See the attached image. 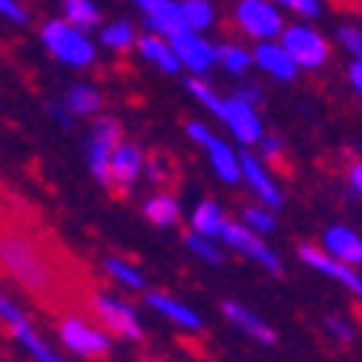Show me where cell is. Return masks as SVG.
<instances>
[{"mask_svg": "<svg viewBox=\"0 0 362 362\" xmlns=\"http://www.w3.org/2000/svg\"><path fill=\"white\" fill-rule=\"evenodd\" d=\"M0 265L33 294L52 291V285H55L52 265H49L42 249L36 246V240H30V236H23V233H13V230L0 233Z\"/></svg>", "mask_w": 362, "mask_h": 362, "instance_id": "6da1fadb", "label": "cell"}, {"mask_svg": "<svg viewBox=\"0 0 362 362\" xmlns=\"http://www.w3.org/2000/svg\"><path fill=\"white\" fill-rule=\"evenodd\" d=\"M39 39H42V45L49 49V55L59 59L62 65L88 68V65H94V59H98V45L90 42V36L84 30L71 26L65 16H62V20L42 23Z\"/></svg>", "mask_w": 362, "mask_h": 362, "instance_id": "7a4b0ae2", "label": "cell"}, {"mask_svg": "<svg viewBox=\"0 0 362 362\" xmlns=\"http://www.w3.org/2000/svg\"><path fill=\"white\" fill-rule=\"evenodd\" d=\"M279 42L285 45V52L291 55V62L298 68H320L330 59V45L314 26L308 23H291L279 33Z\"/></svg>", "mask_w": 362, "mask_h": 362, "instance_id": "3957f363", "label": "cell"}, {"mask_svg": "<svg viewBox=\"0 0 362 362\" xmlns=\"http://www.w3.org/2000/svg\"><path fill=\"white\" fill-rule=\"evenodd\" d=\"M233 20L249 39H279V33L285 30L281 10L275 7V0H240L233 10Z\"/></svg>", "mask_w": 362, "mask_h": 362, "instance_id": "277c9868", "label": "cell"}, {"mask_svg": "<svg viewBox=\"0 0 362 362\" xmlns=\"http://www.w3.org/2000/svg\"><path fill=\"white\" fill-rule=\"evenodd\" d=\"M59 337L71 353L84 356V359H100V356L110 353V337L100 333L98 327H90L88 320H78V317H65L62 320Z\"/></svg>", "mask_w": 362, "mask_h": 362, "instance_id": "5b68a950", "label": "cell"}, {"mask_svg": "<svg viewBox=\"0 0 362 362\" xmlns=\"http://www.w3.org/2000/svg\"><path fill=\"white\" fill-rule=\"evenodd\" d=\"M168 42H172L175 59L181 62V68H188L191 75H204V71H211L214 62H217V49H214V45L194 30L175 33Z\"/></svg>", "mask_w": 362, "mask_h": 362, "instance_id": "8992f818", "label": "cell"}, {"mask_svg": "<svg viewBox=\"0 0 362 362\" xmlns=\"http://www.w3.org/2000/svg\"><path fill=\"white\" fill-rule=\"evenodd\" d=\"M0 320H4V324L10 327V333H13V337L20 339L23 346L30 349V353L36 356L39 362H65V359H59V356H55L52 349L45 346L42 337H39V333L33 330V324L26 320V314H23V310L16 308V304L10 301V298H7L4 291H0Z\"/></svg>", "mask_w": 362, "mask_h": 362, "instance_id": "52a82bcc", "label": "cell"}, {"mask_svg": "<svg viewBox=\"0 0 362 362\" xmlns=\"http://www.w3.org/2000/svg\"><path fill=\"white\" fill-rule=\"evenodd\" d=\"M220 240L226 243V246L240 249L243 256H249L252 262L265 265L269 272H281V259L272 252L269 246H265V240H259V233H252L246 223H223L220 226Z\"/></svg>", "mask_w": 362, "mask_h": 362, "instance_id": "ba28073f", "label": "cell"}, {"mask_svg": "<svg viewBox=\"0 0 362 362\" xmlns=\"http://www.w3.org/2000/svg\"><path fill=\"white\" fill-rule=\"evenodd\" d=\"M188 136L207 149V158H211L214 172H217L220 178L230 181V185H233V181H240V158L233 156V149H230L223 139H217V136L204 127V123H188Z\"/></svg>", "mask_w": 362, "mask_h": 362, "instance_id": "9c48e42d", "label": "cell"}, {"mask_svg": "<svg viewBox=\"0 0 362 362\" xmlns=\"http://www.w3.org/2000/svg\"><path fill=\"white\" fill-rule=\"evenodd\" d=\"M120 143V123L110 120V117H100L90 129V143H88V158H90V172L100 185H107V162H110V152Z\"/></svg>", "mask_w": 362, "mask_h": 362, "instance_id": "30bf717a", "label": "cell"}, {"mask_svg": "<svg viewBox=\"0 0 362 362\" xmlns=\"http://www.w3.org/2000/svg\"><path fill=\"white\" fill-rule=\"evenodd\" d=\"M217 117L226 123V129H230L240 143H256V139H262V123H259V117H256V107L246 104V100H240V98L220 100Z\"/></svg>", "mask_w": 362, "mask_h": 362, "instance_id": "8fae6325", "label": "cell"}, {"mask_svg": "<svg viewBox=\"0 0 362 362\" xmlns=\"http://www.w3.org/2000/svg\"><path fill=\"white\" fill-rule=\"evenodd\" d=\"M94 310H98V317L104 320V327L113 333V337H123V339H139L143 337L139 320H136V310L127 308L123 301H117V298L98 294V298H94Z\"/></svg>", "mask_w": 362, "mask_h": 362, "instance_id": "7c38bea8", "label": "cell"}, {"mask_svg": "<svg viewBox=\"0 0 362 362\" xmlns=\"http://www.w3.org/2000/svg\"><path fill=\"white\" fill-rule=\"evenodd\" d=\"M139 13H143L146 26L149 33H158V36L172 39L175 33L185 30V23H181V10H178V0H133Z\"/></svg>", "mask_w": 362, "mask_h": 362, "instance_id": "4fadbf2b", "label": "cell"}, {"mask_svg": "<svg viewBox=\"0 0 362 362\" xmlns=\"http://www.w3.org/2000/svg\"><path fill=\"white\" fill-rule=\"evenodd\" d=\"M301 259L310 265V269H317V272H324V275H330V279H337L343 288H349L353 294H359L362 298V279L349 269L346 262H339V259H333L330 252L314 249V246H301Z\"/></svg>", "mask_w": 362, "mask_h": 362, "instance_id": "5bb4252c", "label": "cell"}, {"mask_svg": "<svg viewBox=\"0 0 362 362\" xmlns=\"http://www.w3.org/2000/svg\"><path fill=\"white\" fill-rule=\"evenodd\" d=\"M252 65H259L265 75L279 78V81H291L298 75V65L291 62V55L285 52V45L279 39H262L252 52Z\"/></svg>", "mask_w": 362, "mask_h": 362, "instance_id": "9a60e30c", "label": "cell"}, {"mask_svg": "<svg viewBox=\"0 0 362 362\" xmlns=\"http://www.w3.org/2000/svg\"><path fill=\"white\" fill-rule=\"evenodd\" d=\"M143 172V152L136 146H123L117 143V149L110 152V162H107V185H117V188H129L136 181V175Z\"/></svg>", "mask_w": 362, "mask_h": 362, "instance_id": "2e32d148", "label": "cell"}, {"mask_svg": "<svg viewBox=\"0 0 362 362\" xmlns=\"http://www.w3.org/2000/svg\"><path fill=\"white\" fill-rule=\"evenodd\" d=\"M136 52L143 55L146 62H152L156 68H162L165 75H175L181 71V62L175 59V49L165 36H158V33H146V36H136Z\"/></svg>", "mask_w": 362, "mask_h": 362, "instance_id": "e0dca14e", "label": "cell"}, {"mask_svg": "<svg viewBox=\"0 0 362 362\" xmlns=\"http://www.w3.org/2000/svg\"><path fill=\"white\" fill-rule=\"evenodd\" d=\"M240 172L249 181V188L256 191L269 207H281V191L275 188V181L269 178V172L262 168V162L256 156H240Z\"/></svg>", "mask_w": 362, "mask_h": 362, "instance_id": "ac0fdd59", "label": "cell"}, {"mask_svg": "<svg viewBox=\"0 0 362 362\" xmlns=\"http://www.w3.org/2000/svg\"><path fill=\"white\" fill-rule=\"evenodd\" d=\"M324 246L333 259H339V262H346V265L362 262V240H359V233H353L346 226H330L324 236Z\"/></svg>", "mask_w": 362, "mask_h": 362, "instance_id": "d6986e66", "label": "cell"}, {"mask_svg": "<svg viewBox=\"0 0 362 362\" xmlns=\"http://www.w3.org/2000/svg\"><path fill=\"white\" fill-rule=\"evenodd\" d=\"M223 314L233 320L236 327H243V330L249 333V337H256L259 343H275V330H272L269 324H265L262 317H256L252 310H246L243 304H233V301H226L223 304Z\"/></svg>", "mask_w": 362, "mask_h": 362, "instance_id": "ffe728a7", "label": "cell"}, {"mask_svg": "<svg viewBox=\"0 0 362 362\" xmlns=\"http://www.w3.org/2000/svg\"><path fill=\"white\" fill-rule=\"evenodd\" d=\"M71 117H88V113H98L100 110V90L94 84H71L65 90V100H62Z\"/></svg>", "mask_w": 362, "mask_h": 362, "instance_id": "44dd1931", "label": "cell"}, {"mask_svg": "<svg viewBox=\"0 0 362 362\" xmlns=\"http://www.w3.org/2000/svg\"><path fill=\"white\" fill-rule=\"evenodd\" d=\"M178 10H181V23H185V30L204 33V30H211L214 23H217V10H214L211 0H178Z\"/></svg>", "mask_w": 362, "mask_h": 362, "instance_id": "7402d4cb", "label": "cell"}, {"mask_svg": "<svg viewBox=\"0 0 362 362\" xmlns=\"http://www.w3.org/2000/svg\"><path fill=\"white\" fill-rule=\"evenodd\" d=\"M62 13H65V20L71 26H78L84 33L100 26V7L94 0H62Z\"/></svg>", "mask_w": 362, "mask_h": 362, "instance_id": "603a6c76", "label": "cell"}, {"mask_svg": "<svg viewBox=\"0 0 362 362\" xmlns=\"http://www.w3.org/2000/svg\"><path fill=\"white\" fill-rule=\"evenodd\" d=\"M149 304L158 310V314H165L168 320H175V324L188 327V330H201V317H197L191 308L178 304L175 298H168V294H149Z\"/></svg>", "mask_w": 362, "mask_h": 362, "instance_id": "cb8c5ba5", "label": "cell"}, {"mask_svg": "<svg viewBox=\"0 0 362 362\" xmlns=\"http://www.w3.org/2000/svg\"><path fill=\"white\" fill-rule=\"evenodd\" d=\"M100 42L113 52H127L136 45V26L129 20H113L107 26H100Z\"/></svg>", "mask_w": 362, "mask_h": 362, "instance_id": "d4e9b609", "label": "cell"}, {"mask_svg": "<svg viewBox=\"0 0 362 362\" xmlns=\"http://www.w3.org/2000/svg\"><path fill=\"white\" fill-rule=\"evenodd\" d=\"M217 65L226 68L230 75H246L249 68H252V52H246L236 42H223V45H217Z\"/></svg>", "mask_w": 362, "mask_h": 362, "instance_id": "484cf974", "label": "cell"}, {"mask_svg": "<svg viewBox=\"0 0 362 362\" xmlns=\"http://www.w3.org/2000/svg\"><path fill=\"white\" fill-rule=\"evenodd\" d=\"M143 211H146V217H149L156 226H172L175 220L181 217L178 201H175L172 194H156V197H149Z\"/></svg>", "mask_w": 362, "mask_h": 362, "instance_id": "4316f807", "label": "cell"}, {"mask_svg": "<svg viewBox=\"0 0 362 362\" xmlns=\"http://www.w3.org/2000/svg\"><path fill=\"white\" fill-rule=\"evenodd\" d=\"M191 223H194V233H204V236H220V226L226 223L220 207L214 201H204L197 204V211L191 214Z\"/></svg>", "mask_w": 362, "mask_h": 362, "instance_id": "83f0119b", "label": "cell"}, {"mask_svg": "<svg viewBox=\"0 0 362 362\" xmlns=\"http://www.w3.org/2000/svg\"><path fill=\"white\" fill-rule=\"evenodd\" d=\"M188 249L191 252H197V256L204 259V262H223V252H220V246L211 240V236H204V233H191L188 236Z\"/></svg>", "mask_w": 362, "mask_h": 362, "instance_id": "f1b7e54d", "label": "cell"}, {"mask_svg": "<svg viewBox=\"0 0 362 362\" xmlns=\"http://www.w3.org/2000/svg\"><path fill=\"white\" fill-rule=\"evenodd\" d=\"M107 272H110V275L120 281V285L143 288V275H139V269H133V265L123 262V259H107Z\"/></svg>", "mask_w": 362, "mask_h": 362, "instance_id": "f546056e", "label": "cell"}, {"mask_svg": "<svg viewBox=\"0 0 362 362\" xmlns=\"http://www.w3.org/2000/svg\"><path fill=\"white\" fill-rule=\"evenodd\" d=\"M243 220H246V226L252 230V233H259V236L275 230V217L265 214L262 207H246V211H243Z\"/></svg>", "mask_w": 362, "mask_h": 362, "instance_id": "4dcf8cb0", "label": "cell"}, {"mask_svg": "<svg viewBox=\"0 0 362 362\" xmlns=\"http://www.w3.org/2000/svg\"><path fill=\"white\" fill-rule=\"evenodd\" d=\"M188 90H191V94H194L197 100H201L204 107H207V110H214V113L220 110V98H217V94H214V88H211V84H207V81H204L201 75H197V78H191V81H188Z\"/></svg>", "mask_w": 362, "mask_h": 362, "instance_id": "1f68e13d", "label": "cell"}, {"mask_svg": "<svg viewBox=\"0 0 362 362\" xmlns=\"http://www.w3.org/2000/svg\"><path fill=\"white\" fill-rule=\"evenodd\" d=\"M337 39H339V45L353 55V59H362V30L359 26H339Z\"/></svg>", "mask_w": 362, "mask_h": 362, "instance_id": "d6a6232c", "label": "cell"}, {"mask_svg": "<svg viewBox=\"0 0 362 362\" xmlns=\"http://www.w3.org/2000/svg\"><path fill=\"white\" fill-rule=\"evenodd\" d=\"M275 7L279 10H291L298 16H317L320 13V0H275Z\"/></svg>", "mask_w": 362, "mask_h": 362, "instance_id": "836d02e7", "label": "cell"}, {"mask_svg": "<svg viewBox=\"0 0 362 362\" xmlns=\"http://www.w3.org/2000/svg\"><path fill=\"white\" fill-rule=\"evenodd\" d=\"M0 16L16 23V26H23V23H26V7H23L20 0H0Z\"/></svg>", "mask_w": 362, "mask_h": 362, "instance_id": "e575fe53", "label": "cell"}, {"mask_svg": "<svg viewBox=\"0 0 362 362\" xmlns=\"http://www.w3.org/2000/svg\"><path fill=\"white\" fill-rule=\"evenodd\" d=\"M349 81H353V88L359 90V98H362V59H356L349 65Z\"/></svg>", "mask_w": 362, "mask_h": 362, "instance_id": "d590c367", "label": "cell"}, {"mask_svg": "<svg viewBox=\"0 0 362 362\" xmlns=\"http://www.w3.org/2000/svg\"><path fill=\"white\" fill-rule=\"evenodd\" d=\"M327 327H330V330L337 333L339 339H349V337H353V333H349V327H346V324H339L337 317H330V320H327Z\"/></svg>", "mask_w": 362, "mask_h": 362, "instance_id": "8d00e7d4", "label": "cell"}, {"mask_svg": "<svg viewBox=\"0 0 362 362\" xmlns=\"http://www.w3.org/2000/svg\"><path fill=\"white\" fill-rule=\"evenodd\" d=\"M236 98H240V100H246V104H252V107H256V100H259V90H256V88H243L240 94H236Z\"/></svg>", "mask_w": 362, "mask_h": 362, "instance_id": "74e56055", "label": "cell"}, {"mask_svg": "<svg viewBox=\"0 0 362 362\" xmlns=\"http://www.w3.org/2000/svg\"><path fill=\"white\" fill-rule=\"evenodd\" d=\"M262 152H265V156H279L281 143H279V139H262Z\"/></svg>", "mask_w": 362, "mask_h": 362, "instance_id": "f35d334b", "label": "cell"}, {"mask_svg": "<svg viewBox=\"0 0 362 362\" xmlns=\"http://www.w3.org/2000/svg\"><path fill=\"white\" fill-rule=\"evenodd\" d=\"M349 178H353V188H356V191H359V194H362V162H359V165L353 168V175H349Z\"/></svg>", "mask_w": 362, "mask_h": 362, "instance_id": "ab89813d", "label": "cell"}]
</instances>
